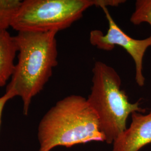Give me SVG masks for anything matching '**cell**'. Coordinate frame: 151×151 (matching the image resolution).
<instances>
[{"label":"cell","instance_id":"cell-9","mask_svg":"<svg viewBox=\"0 0 151 151\" xmlns=\"http://www.w3.org/2000/svg\"><path fill=\"white\" fill-rule=\"evenodd\" d=\"M130 22L134 25L146 22L151 27V0L135 1V9L130 16Z\"/></svg>","mask_w":151,"mask_h":151},{"label":"cell","instance_id":"cell-8","mask_svg":"<svg viewBox=\"0 0 151 151\" xmlns=\"http://www.w3.org/2000/svg\"><path fill=\"white\" fill-rule=\"evenodd\" d=\"M19 0H0V32L7 30L21 5Z\"/></svg>","mask_w":151,"mask_h":151},{"label":"cell","instance_id":"cell-5","mask_svg":"<svg viewBox=\"0 0 151 151\" xmlns=\"http://www.w3.org/2000/svg\"><path fill=\"white\" fill-rule=\"evenodd\" d=\"M102 9L108 20V30L104 34L100 30H93L90 33V42L97 48L106 51L112 50L116 45L126 50L135 64V80L139 87L145 84L143 73V61L147 50L151 47V35L143 39H135L129 37L114 20L106 6Z\"/></svg>","mask_w":151,"mask_h":151},{"label":"cell","instance_id":"cell-3","mask_svg":"<svg viewBox=\"0 0 151 151\" xmlns=\"http://www.w3.org/2000/svg\"><path fill=\"white\" fill-rule=\"evenodd\" d=\"M92 73V86L87 101L97 115L105 142L111 144L127 129L130 115L145 113L146 110L140 108L139 101L130 103L121 88L120 77L113 67L96 61Z\"/></svg>","mask_w":151,"mask_h":151},{"label":"cell","instance_id":"cell-4","mask_svg":"<svg viewBox=\"0 0 151 151\" xmlns=\"http://www.w3.org/2000/svg\"><path fill=\"white\" fill-rule=\"evenodd\" d=\"M114 0H25L11 27L18 32H56L70 27L92 6H114Z\"/></svg>","mask_w":151,"mask_h":151},{"label":"cell","instance_id":"cell-2","mask_svg":"<svg viewBox=\"0 0 151 151\" xmlns=\"http://www.w3.org/2000/svg\"><path fill=\"white\" fill-rule=\"evenodd\" d=\"M39 151L67 148L91 142H105L97 115L86 99L72 95L56 103L38 127Z\"/></svg>","mask_w":151,"mask_h":151},{"label":"cell","instance_id":"cell-7","mask_svg":"<svg viewBox=\"0 0 151 151\" xmlns=\"http://www.w3.org/2000/svg\"><path fill=\"white\" fill-rule=\"evenodd\" d=\"M18 51L14 37L7 30L0 32V87L5 85L12 77L15 65L14 59Z\"/></svg>","mask_w":151,"mask_h":151},{"label":"cell","instance_id":"cell-10","mask_svg":"<svg viewBox=\"0 0 151 151\" xmlns=\"http://www.w3.org/2000/svg\"><path fill=\"white\" fill-rule=\"evenodd\" d=\"M15 97V96L10 92H6L5 94L3 95L2 97H0V127L1 124V118L2 112L4 110V107L5 106L6 103L13 97Z\"/></svg>","mask_w":151,"mask_h":151},{"label":"cell","instance_id":"cell-1","mask_svg":"<svg viewBox=\"0 0 151 151\" xmlns=\"http://www.w3.org/2000/svg\"><path fill=\"white\" fill-rule=\"evenodd\" d=\"M56 32H18L14 37L19 52L6 92L21 97L27 115L32 99L42 91L58 65Z\"/></svg>","mask_w":151,"mask_h":151},{"label":"cell","instance_id":"cell-6","mask_svg":"<svg viewBox=\"0 0 151 151\" xmlns=\"http://www.w3.org/2000/svg\"><path fill=\"white\" fill-rule=\"evenodd\" d=\"M129 127L113 142L112 151H139L151 143V111L147 114H131Z\"/></svg>","mask_w":151,"mask_h":151}]
</instances>
